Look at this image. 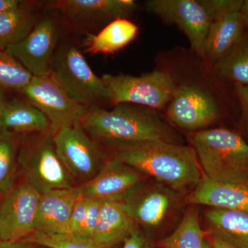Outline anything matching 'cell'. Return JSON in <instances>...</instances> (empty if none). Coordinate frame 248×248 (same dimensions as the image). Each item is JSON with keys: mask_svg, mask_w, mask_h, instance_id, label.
<instances>
[{"mask_svg": "<svg viewBox=\"0 0 248 248\" xmlns=\"http://www.w3.org/2000/svg\"><path fill=\"white\" fill-rule=\"evenodd\" d=\"M81 125L99 145L113 148L146 141L182 144L180 135L157 110L135 104H115L110 110L90 107Z\"/></svg>", "mask_w": 248, "mask_h": 248, "instance_id": "obj_1", "label": "cell"}, {"mask_svg": "<svg viewBox=\"0 0 248 248\" xmlns=\"http://www.w3.org/2000/svg\"><path fill=\"white\" fill-rule=\"evenodd\" d=\"M114 157L148 178L182 195L203 177L192 146L164 141H146L115 147Z\"/></svg>", "mask_w": 248, "mask_h": 248, "instance_id": "obj_2", "label": "cell"}, {"mask_svg": "<svg viewBox=\"0 0 248 248\" xmlns=\"http://www.w3.org/2000/svg\"><path fill=\"white\" fill-rule=\"evenodd\" d=\"M190 142L202 172L213 182H248V142L224 128L204 129L191 134Z\"/></svg>", "mask_w": 248, "mask_h": 248, "instance_id": "obj_3", "label": "cell"}, {"mask_svg": "<svg viewBox=\"0 0 248 248\" xmlns=\"http://www.w3.org/2000/svg\"><path fill=\"white\" fill-rule=\"evenodd\" d=\"M19 167L26 182L41 195L75 187V179L60 159L51 132L21 142Z\"/></svg>", "mask_w": 248, "mask_h": 248, "instance_id": "obj_4", "label": "cell"}, {"mask_svg": "<svg viewBox=\"0 0 248 248\" xmlns=\"http://www.w3.org/2000/svg\"><path fill=\"white\" fill-rule=\"evenodd\" d=\"M50 72L67 93L85 107L109 102L108 91L102 78L93 72L82 53L73 44H62L58 47L52 60Z\"/></svg>", "mask_w": 248, "mask_h": 248, "instance_id": "obj_5", "label": "cell"}, {"mask_svg": "<svg viewBox=\"0 0 248 248\" xmlns=\"http://www.w3.org/2000/svg\"><path fill=\"white\" fill-rule=\"evenodd\" d=\"M108 91L109 102L132 104L161 110L169 105L176 87L175 80L166 70H155L140 76L120 74L103 75Z\"/></svg>", "mask_w": 248, "mask_h": 248, "instance_id": "obj_6", "label": "cell"}, {"mask_svg": "<svg viewBox=\"0 0 248 248\" xmlns=\"http://www.w3.org/2000/svg\"><path fill=\"white\" fill-rule=\"evenodd\" d=\"M20 92L46 117L53 135L60 129L81 123L89 109L74 100L50 71L44 76H32Z\"/></svg>", "mask_w": 248, "mask_h": 248, "instance_id": "obj_7", "label": "cell"}, {"mask_svg": "<svg viewBox=\"0 0 248 248\" xmlns=\"http://www.w3.org/2000/svg\"><path fill=\"white\" fill-rule=\"evenodd\" d=\"M167 107L166 117L172 126L194 132L206 129L221 120L227 108L200 85L187 82H176Z\"/></svg>", "mask_w": 248, "mask_h": 248, "instance_id": "obj_8", "label": "cell"}, {"mask_svg": "<svg viewBox=\"0 0 248 248\" xmlns=\"http://www.w3.org/2000/svg\"><path fill=\"white\" fill-rule=\"evenodd\" d=\"M182 197L161 183L146 181L121 203L138 227L155 232L167 226L177 214Z\"/></svg>", "mask_w": 248, "mask_h": 248, "instance_id": "obj_9", "label": "cell"}, {"mask_svg": "<svg viewBox=\"0 0 248 248\" xmlns=\"http://www.w3.org/2000/svg\"><path fill=\"white\" fill-rule=\"evenodd\" d=\"M53 140L58 156L75 181L89 182L105 163L99 143L81 123L60 129L53 135Z\"/></svg>", "mask_w": 248, "mask_h": 248, "instance_id": "obj_10", "label": "cell"}, {"mask_svg": "<svg viewBox=\"0 0 248 248\" xmlns=\"http://www.w3.org/2000/svg\"><path fill=\"white\" fill-rule=\"evenodd\" d=\"M41 195L29 183L15 184L0 197V239H27L35 232Z\"/></svg>", "mask_w": 248, "mask_h": 248, "instance_id": "obj_11", "label": "cell"}, {"mask_svg": "<svg viewBox=\"0 0 248 248\" xmlns=\"http://www.w3.org/2000/svg\"><path fill=\"white\" fill-rule=\"evenodd\" d=\"M146 9L167 24L185 33L194 53L202 58L205 37L213 18L202 0H149Z\"/></svg>", "mask_w": 248, "mask_h": 248, "instance_id": "obj_12", "label": "cell"}, {"mask_svg": "<svg viewBox=\"0 0 248 248\" xmlns=\"http://www.w3.org/2000/svg\"><path fill=\"white\" fill-rule=\"evenodd\" d=\"M59 28L55 17L44 16L24 40L5 50L20 62L32 76H44L50 71L58 46Z\"/></svg>", "mask_w": 248, "mask_h": 248, "instance_id": "obj_13", "label": "cell"}, {"mask_svg": "<svg viewBox=\"0 0 248 248\" xmlns=\"http://www.w3.org/2000/svg\"><path fill=\"white\" fill-rule=\"evenodd\" d=\"M148 177L117 158L107 160L99 172L79 186L83 197L102 202H123Z\"/></svg>", "mask_w": 248, "mask_h": 248, "instance_id": "obj_14", "label": "cell"}, {"mask_svg": "<svg viewBox=\"0 0 248 248\" xmlns=\"http://www.w3.org/2000/svg\"><path fill=\"white\" fill-rule=\"evenodd\" d=\"M186 202L192 205L248 213V182H213L203 175L186 196Z\"/></svg>", "mask_w": 248, "mask_h": 248, "instance_id": "obj_15", "label": "cell"}, {"mask_svg": "<svg viewBox=\"0 0 248 248\" xmlns=\"http://www.w3.org/2000/svg\"><path fill=\"white\" fill-rule=\"evenodd\" d=\"M50 4L73 22L86 24L127 18L137 6L133 0H60Z\"/></svg>", "mask_w": 248, "mask_h": 248, "instance_id": "obj_16", "label": "cell"}, {"mask_svg": "<svg viewBox=\"0 0 248 248\" xmlns=\"http://www.w3.org/2000/svg\"><path fill=\"white\" fill-rule=\"evenodd\" d=\"M82 197L79 186L50 191L41 195L36 218L35 232H63L75 205Z\"/></svg>", "mask_w": 248, "mask_h": 248, "instance_id": "obj_17", "label": "cell"}, {"mask_svg": "<svg viewBox=\"0 0 248 248\" xmlns=\"http://www.w3.org/2000/svg\"><path fill=\"white\" fill-rule=\"evenodd\" d=\"M248 29L239 12L215 19L204 42L202 59L213 66L237 44Z\"/></svg>", "mask_w": 248, "mask_h": 248, "instance_id": "obj_18", "label": "cell"}, {"mask_svg": "<svg viewBox=\"0 0 248 248\" xmlns=\"http://www.w3.org/2000/svg\"><path fill=\"white\" fill-rule=\"evenodd\" d=\"M138 226L118 202H104L93 240L101 248H110L126 239Z\"/></svg>", "mask_w": 248, "mask_h": 248, "instance_id": "obj_19", "label": "cell"}, {"mask_svg": "<svg viewBox=\"0 0 248 248\" xmlns=\"http://www.w3.org/2000/svg\"><path fill=\"white\" fill-rule=\"evenodd\" d=\"M208 236L234 248H248V213L210 208L205 213Z\"/></svg>", "mask_w": 248, "mask_h": 248, "instance_id": "obj_20", "label": "cell"}, {"mask_svg": "<svg viewBox=\"0 0 248 248\" xmlns=\"http://www.w3.org/2000/svg\"><path fill=\"white\" fill-rule=\"evenodd\" d=\"M46 117L29 102L8 101L0 113V130L21 134H42L50 131Z\"/></svg>", "mask_w": 248, "mask_h": 248, "instance_id": "obj_21", "label": "cell"}, {"mask_svg": "<svg viewBox=\"0 0 248 248\" xmlns=\"http://www.w3.org/2000/svg\"><path fill=\"white\" fill-rule=\"evenodd\" d=\"M138 32V26L127 18L115 19L96 35L88 34L85 51L91 55L115 53L133 42Z\"/></svg>", "mask_w": 248, "mask_h": 248, "instance_id": "obj_22", "label": "cell"}, {"mask_svg": "<svg viewBox=\"0 0 248 248\" xmlns=\"http://www.w3.org/2000/svg\"><path fill=\"white\" fill-rule=\"evenodd\" d=\"M38 19L32 4L26 1L16 9L0 14V49L5 50L19 43Z\"/></svg>", "mask_w": 248, "mask_h": 248, "instance_id": "obj_23", "label": "cell"}, {"mask_svg": "<svg viewBox=\"0 0 248 248\" xmlns=\"http://www.w3.org/2000/svg\"><path fill=\"white\" fill-rule=\"evenodd\" d=\"M211 68L218 79L232 87L248 85V29L237 44Z\"/></svg>", "mask_w": 248, "mask_h": 248, "instance_id": "obj_24", "label": "cell"}, {"mask_svg": "<svg viewBox=\"0 0 248 248\" xmlns=\"http://www.w3.org/2000/svg\"><path fill=\"white\" fill-rule=\"evenodd\" d=\"M205 232L201 227L197 209L192 207L169 236L158 242L160 248H203Z\"/></svg>", "mask_w": 248, "mask_h": 248, "instance_id": "obj_25", "label": "cell"}, {"mask_svg": "<svg viewBox=\"0 0 248 248\" xmlns=\"http://www.w3.org/2000/svg\"><path fill=\"white\" fill-rule=\"evenodd\" d=\"M21 142L17 134L0 130V197L16 184Z\"/></svg>", "mask_w": 248, "mask_h": 248, "instance_id": "obj_26", "label": "cell"}, {"mask_svg": "<svg viewBox=\"0 0 248 248\" xmlns=\"http://www.w3.org/2000/svg\"><path fill=\"white\" fill-rule=\"evenodd\" d=\"M32 75L6 50L0 49V89L22 91Z\"/></svg>", "mask_w": 248, "mask_h": 248, "instance_id": "obj_27", "label": "cell"}, {"mask_svg": "<svg viewBox=\"0 0 248 248\" xmlns=\"http://www.w3.org/2000/svg\"><path fill=\"white\" fill-rule=\"evenodd\" d=\"M25 240L48 248H101L93 239L68 233L36 231Z\"/></svg>", "mask_w": 248, "mask_h": 248, "instance_id": "obj_28", "label": "cell"}, {"mask_svg": "<svg viewBox=\"0 0 248 248\" xmlns=\"http://www.w3.org/2000/svg\"><path fill=\"white\" fill-rule=\"evenodd\" d=\"M213 22L232 13L239 12L244 0H202Z\"/></svg>", "mask_w": 248, "mask_h": 248, "instance_id": "obj_29", "label": "cell"}, {"mask_svg": "<svg viewBox=\"0 0 248 248\" xmlns=\"http://www.w3.org/2000/svg\"><path fill=\"white\" fill-rule=\"evenodd\" d=\"M89 203L88 205L87 213H86V219L80 231L79 236H84L87 239H93L96 226H97L101 209H102L103 202L102 201L91 200L89 199Z\"/></svg>", "mask_w": 248, "mask_h": 248, "instance_id": "obj_30", "label": "cell"}, {"mask_svg": "<svg viewBox=\"0 0 248 248\" xmlns=\"http://www.w3.org/2000/svg\"><path fill=\"white\" fill-rule=\"evenodd\" d=\"M89 200L82 197L77 202L66 229L62 233L78 234L86 219Z\"/></svg>", "mask_w": 248, "mask_h": 248, "instance_id": "obj_31", "label": "cell"}, {"mask_svg": "<svg viewBox=\"0 0 248 248\" xmlns=\"http://www.w3.org/2000/svg\"><path fill=\"white\" fill-rule=\"evenodd\" d=\"M235 94L239 103L241 120L248 130V85L234 86Z\"/></svg>", "mask_w": 248, "mask_h": 248, "instance_id": "obj_32", "label": "cell"}, {"mask_svg": "<svg viewBox=\"0 0 248 248\" xmlns=\"http://www.w3.org/2000/svg\"><path fill=\"white\" fill-rule=\"evenodd\" d=\"M122 248H156L138 227L124 241Z\"/></svg>", "mask_w": 248, "mask_h": 248, "instance_id": "obj_33", "label": "cell"}, {"mask_svg": "<svg viewBox=\"0 0 248 248\" xmlns=\"http://www.w3.org/2000/svg\"><path fill=\"white\" fill-rule=\"evenodd\" d=\"M37 245L28 241H1L0 248H36Z\"/></svg>", "mask_w": 248, "mask_h": 248, "instance_id": "obj_34", "label": "cell"}, {"mask_svg": "<svg viewBox=\"0 0 248 248\" xmlns=\"http://www.w3.org/2000/svg\"><path fill=\"white\" fill-rule=\"evenodd\" d=\"M24 2L21 0H0V14L16 9Z\"/></svg>", "mask_w": 248, "mask_h": 248, "instance_id": "obj_35", "label": "cell"}, {"mask_svg": "<svg viewBox=\"0 0 248 248\" xmlns=\"http://www.w3.org/2000/svg\"><path fill=\"white\" fill-rule=\"evenodd\" d=\"M246 27L248 29V0H244L242 6L239 11Z\"/></svg>", "mask_w": 248, "mask_h": 248, "instance_id": "obj_36", "label": "cell"}, {"mask_svg": "<svg viewBox=\"0 0 248 248\" xmlns=\"http://www.w3.org/2000/svg\"><path fill=\"white\" fill-rule=\"evenodd\" d=\"M206 239L208 240L210 245L213 246V248H234L224 244V243L222 242V241H219V240L210 237V236H208Z\"/></svg>", "mask_w": 248, "mask_h": 248, "instance_id": "obj_37", "label": "cell"}, {"mask_svg": "<svg viewBox=\"0 0 248 248\" xmlns=\"http://www.w3.org/2000/svg\"><path fill=\"white\" fill-rule=\"evenodd\" d=\"M7 102L8 100L6 99V97H5L4 92H3L2 90L0 89V113H1V111L4 109Z\"/></svg>", "mask_w": 248, "mask_h": 248, "instance_id": "obj_38", "label": "cell"}, {"mask_svg": "<svg viewBox=\"0 0 248 248\" xmlns=\"http://www.w3.org/2000/svg\"><path fill=\"white\" fill-rule=\"evenodd\" d=\"M203 248H213V246L208 242L206 238H205V241H204Z\"/></svg>", "mask_w": 248, "mask_h": 248, "instance_id": "obj_39", "label": "cell"}, {"mask_svg": "<svg viewBox=\"0 0 248 248\" xmlns=\"http://www.w3.org/2000/svg\"><path fill=\"white\" fill-rule=\"evenodd\" d=\"M1 239H0V242H1Z\"/></svg>", "mask_w": 248, "mask_h": 248, "instance_id": "obj_40", "label": "cell"}]
</instances>
